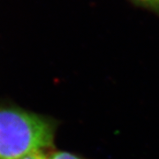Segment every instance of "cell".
Returning a JSON list of instances; mask_svg holds the SVG:
<instances>
[{"label":"cell","instance_id":"cell-1","mask_svg":"<svg viewBox=\"0 0 159 159\" xmlns=\"http://www.w3.org/2000/svg\"><path fill=\"white\" fill-rule=\"evenodd\" d=\"M54 120L17 108H0V159H20L53 146Z\"/></svg>","mask_w":159,"mask_h":159},{"label":"cell","instance_id":"cell-2","mask_svg":"<svg viewBox=\"0 0 159 159\" xmlns=\"http://www.w3.org/2000/svg\"><path fill=\"white\" fill-rule=\"evenodd\" d=\"M138 6L147 8L159 15V0H132Z\"/></svg>","mask_w":159,"mask_h":159},{"label":"cell","instance_id":"cell-3","mask_svg":"<svg viewBox=\"0 0 159 159\" xmlns=\"http://www.w3.org/2000/svg\"><path fill=\"white\" fill-rule=\"evenodd\" d=\"M48 159H84L75 154L70 153L67 151H56L51 154Z\"/></svg>","mask_w":159,"mask_h":159},{"label":"cell","instance_id":"cell-4","mask_svg":"<svg viewBox=\"0 0 159 159\" xmlns=\"http://www.w3.org/2000/svg\"><path fill=\"white\" fill-rule=\"evenodd\" d=\"M45 151H35L29 154L20 159H48V157L44 153Z\"/></svg>","mask_w":159,"mask_h":159}]
</instances>
